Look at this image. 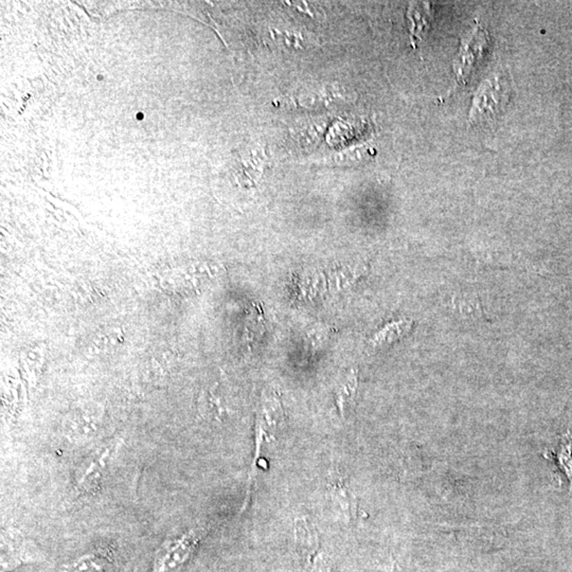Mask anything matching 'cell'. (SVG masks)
<instances>
[{
	"label": "cell",
	"mask_w": 572,
	"mask_h": 572,
	"mask_svg": "<svg viewBox=\"0 0 572 572\" xmlns=\"http://www.w3.org/2000/svg\"><path fill=\"white\" fill-rule=\"evenodd\" d=\"M508 90L499 78L485 81L475 96L469 121H491L498 116L508 103Z\"/></svg>",
	"instance_id": "1"
},
{
	"label": "cell",
	"mask_w": 572,
	"mask_h": 572,
	"mask_svg": "<svg viewBox=\"0 0 572 572\" xmlns=\"http://www.w3.org/2000/svg\"><path fill=\"white\" fill-rule=\"evenodd\" d=\"M196 542L197 538L193 532L185 533L181 538L165 542L156 559L157 572L173 571L175 568L181 566L188 559Z\"/></svg>",
	"instance_id": "2"
},
{
	"label": "cell",
	"mask_w": 572,
	"mask_h": 572,
	"mask_svg": "<svg viewBox=\"0 0 572 572\" xmlns=\"http://www.w3.org/2000/svg\"><path fill=\"white\" fill-rule=\"evenodd\" d=\"M114 443H108L105 447L99 449L96 453L88 458L86 462L81 467V473L76 481V489L81 493H90L94 491L99 481L103 475L110 456L116 449Z\"/></svg>",
	"instance_id": "3"
},
{
	"label": "cell",
	"mask_w": 572,
	"mask_h": 572,
	"mask_svg": "<svg viewBox=\"0 0 572 572\" xmlns=\"http://www.w3.org/2000/svg\"><path fill=\"white\" fill-rule=\"evenodd\" d=\"M99 423L100 414L98 412L81 410L65 422L64 433L71 441H88L98 431Z\"/></svg>",
	"instance_id": "4"
},
{
	"label": "cell",
	"mask_w": 572,
	"mask_h": 572,
	"mask_svg": "<svg viewBox=\"0 0 572 572\" xmlns=\"http://www.w3.org/2000/svg\"><path fill=\"white\" fill-rule=\"evenodd\" d=\"M471 39L460 53L461 60L459 61L457 68L459 80H465L471 74V69L475 67L474 63L480 60L481 53H483L488 45V35L482 29H476Z\"/></svg>",
	"instance_id": "5"
},
{
	"label": "cell",
	"mask_w": 572,
	"mask_h": 572,
	"mask_svg": "<svg viewBox=\"0 0 572 572\" xmlns=\"http://www.w3.org/2000/svg\"><path fill=\"white\" fill-rule=\"evenodd\" d=\"M412 321L400 320L388 323L370 339L372 347H388L396 343L411 330Z\"/></svg>",
	"instance_id": "6"
},
{
	"label": "cell",
	"mask_w": 572,
	"mask_h": 572,
	"mask_svg": "<svg viewBox=\"0 0 572 572\" xmlns=\"http://www.w3.org/2000/svg\"><path fill=\"white\" fill-rule=\"evenodd\" d=\"M357 378L354 371L347 376L336 394V404L341 413L346 410L347 405L352 402L356 394Z\"/></svg>",
	"instance_id": "7"
},
{
	"label": "cell",
	"mask_w": 572,
	"mask_h": 572,
	"mask_svg": "<svg viewBox=\"0 0 572 572\" xmlns=\"http://www.w3.org/2000/svg\"><path fill=\"white\" fill-rule=\"evenodd\" d=\"M331 492L335 502L340 507L343 514L346 515V518H352V515H354V502L346 484H343V481H337L333 483Z\"/></svg>",
	"instance_id": "8"
},
{
	"label": "cell",
	"mask_w": 572,
	"mask_h": 572,
	"mask_svg": "<svg viewBox=\"0 0 572 572\" xmlns=\"http://www.w3.org/2000/svg\"><path fill=\"white\" fill-rule=\"evenodd\" d=\"M360 266L353 267V266H346V267H341L339 269L335 270L331 277L332 284L338 289H346L348 284L354 283L357 278L362 276V270L360 269Z\"/></svg>",
	"instance_id": "9"
},
{
	"label": "cell",
	"mask_w": 572,
	"mask_h": 572,
	"mask_svg": "<svg viewBox=\"0 0 572 572\" xmlns=\"http://www.w3.org/2000/svg\"><path fill=\"white\" fill-rule=\"evenodd\" d=\"M263 417L269 427H277L280 419L282 418L281 406L277 398H267L263 403Z\"/></svg>",
	"instance_id": "10"
},
{
	"label": "cell",
	"mask_w": 572,
	"mask_h": 572,
	"mask_svg": "<svg viewBox=\"0 0 572 572\" xmlns=\"http://www.w3.org/2000/svg\"><path fill=\"white\" fill-rule=\"evenodd\" d=\"M101 567L94 562V558H83L81 561L71 564L63 572H100Z\"/></svg>",
	"instance_id": "11"
},
{
	"label": "cell",
	"mask_w": 572,
	"mask_h": 572,
	"mask_svg": "<svg viewBox=\"0 0 572 572\" xmlns=\"http://www.w3.org/2000/svg\"><path fill=\"white\" fill-rule=\"evenodd\" d=\"M142 118H143V114H142V112H139V114H137V119L140 120L142 119Z\"/></svg>",
	"instance_id": "12"
}]
</instances>
